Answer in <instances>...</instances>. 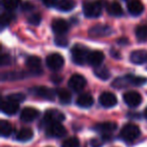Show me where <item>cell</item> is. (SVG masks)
Segmentation results:
<instances>
[{"label":"cell","mask_w":147,"mask_h":147,"mask_svg":"<svg viewBox=\"0 0 147 147\" xmlns=\"http://www.w3.org/2000/svg\"><path fill=\"white\" fill-rule=\"evenodd\" d=\"M147 79L143 78V77H135L132 75H127V76L123 77V78H118L114 81L113 86L116 88H123L128 85L131 86H142V85L146 84Z\"/></svg>","instance_id":"1"},{"label":"cell","mask_w":147,"mask_h":147,"mask_svg":"<svg viewBox=\"0 0 147 147\" xmlns=\"http://www.w3.org/2000/svg\"><path fill=\"white\" fill-rule=\"evenodd\" d=\"M104 0H98V1H87L83 5L84 14L89 18H95L98 17L102 13V9L104 7Z\"/></svg>","instance_id":"2"},{"label":"cell","mask_w":147,"mask_h":147,"mask_svg":"<svg viewBox=\"0 0 147 147\" xmlns=\"http://www.w3.org/2000/svg\"><path fill=\"white\" fill-rule=\"evenodd\" d=\"M89 53L90 51L88 47L82 45H76L71 49V59L74 63L77 65H84L88 61Z\"/></svg>","instance_id":"3"},{"label":"cell","mask_w":147,"mask_h":147,"mask_svg":"<svg viewBox=\"0 0 147 147\" xmlns=\"http://www.w3.org/2000/svg\"><path fill=\"white\" fill-rule=\"evenodd\" d=\"M120 135L123 140L130 142V141H134L135 139L138 138L139 135H140V130H139V127L136 126V125L126 124L121 129Z\"/></svg>","instance_id":"4"},{"label":"cell","mask_w":147,"mask_h":147,"mask_svg":"<svg viewBox=\"0 0 147 147\" xmlns=\"http://www.w3.org/2000/svg\"><path fill=\"white\" fill-rule=\"evenodd\" d=\"M31 93L37 97H40L42 99L49 101H53L57 95V91H53V89H49L45 86H37L31 89Z\"/></svg>","instance_id":"5"},{"label":"cell","mask_w":147,"mask_h":147,"mask_svg":"<svg viewBox=\"0 0 147 147\" xmlns=\"http://www.w3.org/2000/svg\"><path fill=\"white\" fill-rule=\"evenodd\" d=\"M65 63V59L59 53H51L47 57V65L53 71L61 69Z\"/></svg>","instance_id":"6"},{"label":"cell","mask_w":147,"mask_h":147,"mask_svg":"<svg viewBox=\"0 0 147 147\" xmlns=\"http://www.w3.org/2000/svg\"><path fill=\"white\" fill-rule=\"evenodd\" d=\"M63 120H65V115L63 114V112L55 110V109L47 110L45 114V118H43V121L49 125L53 124V123H61Z\"/></svg>","instance_id":"7"},{"label":"cell","mask_w":147,"mask_h":147,"mask_svg":"<svg viewBox=\"0 0 147 147\" xmlns=\"http://www.w3.org/2000/svg\"><path fill=\"white\" fill-rule=\"evenodd\" d=\"M45 133H47V135L49 137L61 138V137H63L67 134V130H65V128L61 123H53V124L49 125Z\"/></svg>","instance_id":"8"},{"label":"cell","mask_w":147,"mask_h":147,"mask_svg":"<svg viewBox=\"0 0 147 147\" xmlns=\"http://www.w3.org/2000/svg\"><path fill=\"white\" fill-rule=\"evenodd\" d=\"M123 100L129 107L135 108L141 104L142 97L139 93L135 92V91H130V92H127L123 95Z\"/></svg>","instance_id":"9"},{"label":"cell","mask_w":147,"mask_h":147,"mask_svg":"<svg viewBox=\"0 0 147 147\" xmlns=\"http://www.w3.org/2000/svg\"><path fill=\"white\" fill-rule=\"evenodd\" d=\"M86 79L83 76L79 75V74H75L69 78V87L74 90L75 92H79V91L83 90L86 86Z\"/></svg>","instance_id":"10"},{"label":"cell","mask_w":147,"mask_h":147,"mask_svg":"<svg viewBox=\"0 0 147 147\" xmlns=\"http://www.w3.org/2000/svg\"><path fill=\"white\" fill-rule=\"evenodd\" d=\"M26 67H28L29 71L31 74H34V75H39L42 71L40 59L37 57H34V55L29 57L26 59Z\"/></svg>","instance_id":"11"},{"label":"cell","mask_w":147,"mask_h":147,"mask_svg":"<svg viewBox=\"0 0 147 147\" xmlns=\"http://www.w3.org/2000/svg\"><path fill=\"white\" fill-rule=\"evenodd\" d=\"M38 116H39L38 110H36L34 108H31V107H27V108H24L21 111L20 119L23 122L29 123V122H32L33 120H35Z\"/></svg>","instance_id":"12"},{"label":"cell","mask_w":147,"mask_h":147,"mask_svg":"<svg viewBox=\"0 0 147 147\" xmlns=\"http://www.w3.org/2000/svg\"><path fill=\"white\" fill-rule=\"evenodd\" d=\"M69 23L65 19H55L51 23V28L57 35H65V33L69 30Z\"/></svg>","instance_id":"13"},{"label":"cell","mask_w":147,"mask_h":147,"mask_svg":"<svg viewBox=\"0 0 147 147\" xmlns=\"http://www.w3.org/2000/svg\"><path fill=\"white\" fill-rule=\"evenodd\" d=\"M111 28L107 25H102L98 24L93 26L92 28H90L89 30V34L93 37H102V36H107L111 33Z\"/></svg>","instance_id":"14"},{"label":"cell","mask_w":147,"mask_h":147,"mask_svg":"<svg viewBox=\"0 0 147 147\" xmlns=\"http://www.w3.org/2000/svg\"><path fill=\"white\" fill-rule=\"evenodd\" d=\"M99 102L103 107L111 108V107H114L117 104V98L112 93L105 92L103 94H101L100 98H99Z\"/></svg>","instance_id":"15"},{"label":"cell","mask_w":147,"mask_h":147,"mask_svg":"<svg viewBox=\"0 0 147 147\" xmlns=\"http://www.w3.org/2000/svg\"><path fill=\"white\" fill-rule=\"evenodd\" d=\"M94 129L104 135H109L117 129V124L114 122H103L95 125Z\"/></svg>","instance_id":"16"},{"label":"cell","mask_w":147,"mask_h":147,"mask_svg":"<svg viewBox=\"0 0 147 147\" xmlns=\"http://www.w3.org/2000/svg\"><path fill=\"white\" fill-rule=\"evenodd\" d=\"M130 61L136 65L145 63L147 61V51L145 49H137L132 51L130 55Z\"/></svg>","instance_id":"17"},{"label":"cell","mask_w":147,"mask_h":147,"mask_svg":"<svg viewBox=\"0 0 147 147\" xmlns=\"http://www.w3.org/2000/svg\"><path fill=\"white\" fill-rule=\"evenodd\" d=\"M105 57H104V53L100 51H91L89 53V57H88V63H90L91 65L93 67H99V65H102L103 61H104Z\"/></svg>","instance_id":"18"},{"label":"cell","mask_w":147,"mask_h":147,"mask_svg":"<svg viewBox=\"0 0 147 147\" xmlns=\"http://www.w3.org/2000/svg\"><path fill=\"white\" fill-rule=\"evenodd\" d=\"M128 12L132 15H140L144 10V6L139 0H130L127 3Z\"/></svg>","instance_id":"19"},{"label":"cell","mask_w":147,"mask_h":147,"mask_svg":"<svg viewBox=\"0 0 147 147\" xmlns=\"http://www.w3.org/2000/svg\"><path fill=\"white\" fill-rule=\"evenodd\" d=\"M19 109V104L16 102H13L11 100L4 101L1 105V110L3 113H5L6 115H14L15 113L18 111Z\"/></svg>","instance_id":"20"},{"label":"cell","mask_w":147,"mask_h":147,"mask_svg":"<svg viewBox=\"0 0 147 147\" xmlns=\"http://www.w3.org/2000/svg\"><path fill=\"white\" fill-rule=\"evenodd\" d=\"M77 104L80 107H82V108H89V107H91L94 104V99H93L92 95L85 93V94H82L78 97Z\"/></svg>","instance_id":"21"},{"label":"cell","mask_w":147,"mask_h":147,"mask_svg":"<svg viewBox=\"0 0 147 147\" xmlns=\"http://www.w3.org/2000/svg\"><path fill=\"white\" fill-rule=\"evenodd\" d=\"M107 12L109 13L112 16H121L123 14V9L122 6L119 4L116 1H113V2L109 3L107 5Z\"/></svg>","instance_id":"22"},{"label":"cell","mask_w":147,"mask_h":147,"mask_svg":"<svg viewBox=\"0 0 147 147\" xmlns=\"http://www.w3.org/2000/svg\"><path fill=\"white\" fill-rule=\"evenodd\" d=\"M33 136V131L30 128H21L20 130L17 132L16 134V139L21 142L24 141H28L32 138Z\"/></svg>","instance_id":"23"},{"label":"cell","mask_w":147,"mask_h":147,"mask_svg":"<svg viewBox=\"0 0 147 147\" xmlns=\"http://www.w3.org/2000/svg\"><path fill=\"white\" fill-rule=\"evenodd\" d=\"M76 7V2L74 0H61L57 3V8L61 11H71Z\"/></svg>","instance_id":"24"},{"label":"cell","mask_w":147,"mask_h":147,"mask_svg":"<svg viewBox=\"0 0 147 147\" xmlns=\"http://www.w3.org/2000/svg\"><path fill=\"white\" fill-rule=\"evenodd\" d=\"M57 95L59 97V100L61 101V103H63V104H69V103H71V96L69 91L65 90V89H57Z\"/></svg>","instance_id":"25"},{"label":"cell","mask_w":147,"mask_h":147,"mask_svg":"<svg viewBox=\"0 0 147 147\" xmlns=\"http://www.w3.org/2000/svg\"><path fill=\"white\" fill-rule=\"evenodd\" d=\"M95 75L96 77H98L99 79L101 80H107V79L110 78L111 74H110V71L107 69L106 67L104 65H99L95 69Z\"/></svg>","instance_id":"26"},{"label":"cell","mask_w":147,"mask_h":147,"mask_svg":"<svg viewBox=\"0 0 147 147\" xmlns=\"http://www.w3.org/2000/svg\"><path fill=\"white\" fill-rule=\"evenodd\" d=\"M0 133L2 136H9L12 133V125L6 120L0 122Z\"/></svg>","instance_id":"27"},{"label":"cell","mask_w":147,"mask_h":147,"mask_svg":"<svg viewBox=\"0 0 147 147\" xmlns=\"http://www.w3.org/2000/svg\"><path fill=\"white\" fill-rule=\"evenodd\" d=\"M136 37L138 40H147V25H140L136 28Z\"/></svg>","instance_id":"28"},{"label":"cell","mask_w":147,"mask_h":147,"mask_svg":"<svg viewBox=\"0 0 147 147\" xmlns=\"http://www.w3.org/2000/svg\"><path fill=\"white\" fill-rule=\"evenodd\" d=\"M19 3H20V0H2L3 7L8 11L16 9Z\"/></svg>","instance_id":"29"},{"label":"cell","mask_w":147,"mask_h":147,"mask_svg":"<svg viewBox=\"0 0 147 147\" xmlns=\"http://www.w3.org/2000/svg\"><path fill=\"white\" fill-rule=\"evenodd\" d=\"M61 147H80V141L76 137H71L65 139Z\"/></svg>","instance_id":"30"},{"label":"cell","mask_w":147,"mask_h":147,"mask_svg":"<svg viewBox=\"0 0 147 147\" xmlns=\"http://www.w3.org/2000/svg\"><path fill=\"white\" fill-rule=\"evenodd\" d=\"M13 18H14V15L11 14V13H3L2 15H1V19H0V23H1V25L2 26H5V25H8L9 23L11 22V21L13 20Z\"/></svg>","instance_id":"31"},{"label":"cell","mask_w":147,"mask_h":147,"mask_svg":"<svg viewBox=\"0 0 147 147\" xmlns=\"http://www.w3.org/2000/svg\"><path fill=\"white\" fill-rule=\"evenodd\" d=\"M7 98H8V100H11V101H13V102H16V103H18V104L25 100V96L23 94H21V93H14V94H11V95H9Z\"/></svg>","instance_id":"32"},{"label":"cell","mask_w":147,"mask_h":147,"mask_svg":"<svg viewBox=\"0 0 147 147\" xmlns=\"http://www.w3.org/2000/svg\"><path fill=\"white\" fill-rule=\"evenodd\" d=\"M28 22L31 25H38L41 22V16L39 14H37V13L32 14L31 16L28 17Z\"/></svg>","instance_id":"33"},{"label":"cell","mask_w":147,"mask_h":147,"mask_svg":"<svg viewBox=\"0 0 147 147\" xmlns=\"http://www.w3.org/2000/svg\"><path fill=\"white\" fill-rule=\"evenodd\" d=\"M55 45H59V47H65L69 41H67V37H65V35H59V36L55 37Z\"/></svg>","instance_id":"34"},{"label":"cell","mask_w":147,"mask_h":147,"mask_svg":"<svg viewBox=\"0 0 147 147\" xmlns=\"http://www.w3.org/2000/svg\"><path fill=\"white\" fill-rule=\"evenodd\" d=\"M11 63V57L8 55H2L0 57V63L1 65H8Z\"/></svg>","instance_id":"35"},{"label":"cell","mask_w":147,"mask_h":147,"mask_svg":"<svg viewBox=\"0 0 147 147\" xmlns=\"http://www.w3.org/2000/svg\"><path fill=\"white\" fill-rule=\"evenodd\" d=\"M42 3L47 7H53V6H55L57 5V0H41Z\"/></svg>","instance_id":"36"},{"label":"cell","mask_w":147,"mask_h":147,"mask_svg":"<svg viewBox=\"0 0 147 147\" xmlns=\"http://www.w3.org/2000/svg\"><path fill=\"white\" fill-rule=\"evenodd\" d=\"M91 143H92L93 147H100V146H101V144H102V143L99 142V141L97 140V139H95V140H93Z\"/></svg>","instance_id":"37"},{"label":"cell","mask_w":147,"mask_h":147,"mask_svg":"<svg viewBox=\"0 0 147 147\" xmlns=\"http://www.w3.org/2000/svg\"><path fill=\"white\" fill-rule=\"evenodd\" d=\"M53 80V83H61V79L59 78V77H53V78H51Z\"/></svg>","instance_id":"38"},{"label":"cell","mask_w":147,"mask_h":147,"mask_svg":"<svg viewBox=\"0 0 147 147\" xmlns=\"http://www.w3.org/2000/svg\"><path fill=\"white\" fill-rule=\"evenodd\" d=\"M144 116H145V118H147V108L144 110Z\"/></svg>","instance_id":"39"}]
</instances>
